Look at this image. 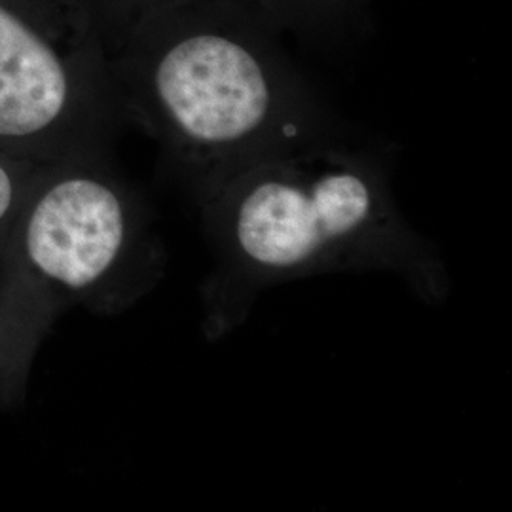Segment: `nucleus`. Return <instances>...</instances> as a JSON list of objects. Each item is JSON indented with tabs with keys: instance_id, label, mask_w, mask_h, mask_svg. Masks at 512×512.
<instances>
[{
	"instance_id": "nucleus-1",
	"label": "nucleus",
	"mask_w": 512,
	"mask_h": 512,
	"mask_svg": "<svg viewBox=\"0 0 512 512\" xmlns=\"http://www.w3.org/2000/svg\"><path fill=\"white\" fill-rule=\"evenodd\" d=\"M281 31L258 2L215 0L137 19L103 46L114 90L209 190L258 158L344 135Z\"/></svg>"
},
{
	"instance_id": "nucleus-6",
	"label": "nucleus",
	"mask_w": 512,
	"mask_h": 512,
	"mask_svg": "<svg viewBox=\"0 0 512 512\" xmlns=\"http://www.w3.org/2000/svg\"><path fill=\"white\" fill-rule=\"evenodd\" d=\"M84 2L88 4L103 38L150 14L192 6V4L215 2V0H84ZM251 2H258L264 6L262 0H251Z\"/></svg>"
},
{
	"instance_id": "nucleus-3",
	"label": "nucleus",
	"mask_w": 512,
	"mask_h": 512,
	"mask_svg": "<svg viewBox=\"0 0 512 512\" xmlns=\"http://www.w3.org/2000/svg\"><path fill=\"white\" fill-rule=\"evenodd\" d=\"M114 92L84 0H0V141L27 143Z\"/></svg>"
},
{
	"instance_id": "nucleus-7",
	"label": "nucleus",
	"mask_w": 512,
	"mask_h": 512,
	"mask_svg": "<svg viewBox=\"0 0 512 512\" xmlns=\"http://www.w3.org/2000/svg\"><path fill=\"white\" fill-rule=\"evenodd\" d=\"M14 200V179L12 173L6 169V165L0 162V219L10 209Z\"/></svg>"
},
{
	"instance_id": "nucleus-2",
	"label": "nucleus",
	"mask_w": 512,
	"mask_h": 512,
	"mask_svg": "<svg viewBox=\"0 0 512 512\" xmlns=\"http://www.w3.org/2000/svg\"><path fill=\"white\" fill-rule=\"evenodd\" d=\"M207 192L226 266L243 279L385 268L440 294L425 247L395 207L384 156L346 135L258 158Z\"/></svg>"
},
{
	"instance_id": "nucleus-4",
	"label": "nucleus",
	"mask_w": 512,
	"mask_h": 512,
	"mask_svg": "<svg viewBox=\"0 0 512 512\" xmlns=\"http://www.w3.org/2000/svg\"><path fill=\"white\" fill-rule=\"evenodd\" d=\"M126 241L124 202L95 175L55 183L35 207L27 249L38 268L71 289H84L109 272Z\"/></svg>"
},
{
	"instance_id": "nucleus-5",
	"label": "nucleus",
	"mask_w": 512,
	"mask_h": 512,
	"mask_svg": "<svg viewBox=\"0 0 512 512\" xmlns=\"http://www.w3.org/2000/svg\"><path fill=\"white\" fill-rule=\"evenodd\" d=\"M283 31L311 38L338 37L359 16L361 0H262Z\"/></svg>"
}]
</instances>
